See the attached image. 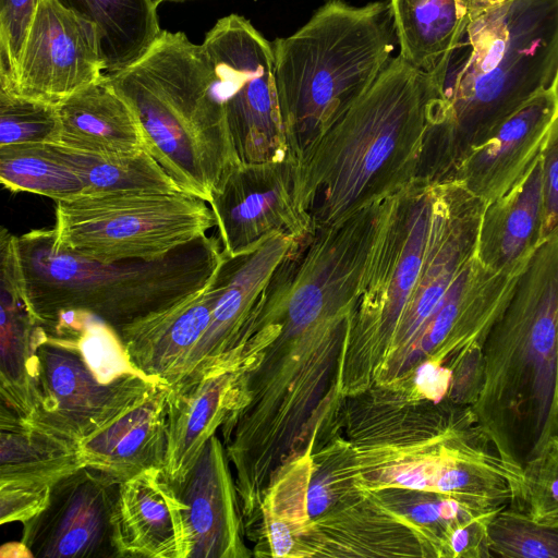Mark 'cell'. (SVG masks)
Listing matches in <instances>:
<instances>
[{
  "mask_svg": "<svg viewBox=\"0 0 558 558\" xmlns=\"http://www.w3.org/2000/svg\"><path fill=\"white\" fill-rule=\"evenodd\" d=\"M184 508L162 469L121 482L112 513L117 558H187Z\"/></svg>",
  "mask_w": 558,
  "mask_h": 558,
  "instance_id": "cell-17",
  "label": "cell"
},
{
  "mask_svg": "<svg viewBox=\"0 0 558 558\" xmlns=\"http://www.w3.org/2000/svg\"><path fill=\"white\" fill-rule=\"evenodd\" d=\"M544 199L543 242L558 234V112L539 150Z\"/></svg>",
  "mask_w": 558,
  "mask_h": 558,
  "instance_id": "cell-33",
  "label": "cell"
},
{
  "mask_svg": "<svg viewBox=\"0 0 558 558\" xmlns=\"http://www.w3.org/2000/svg\"><path fill=\"white\" fill-rule=\"evenodd\" d=\"M39 0H0V87L11 81Z\"/></svg>",
  "mask_w": 558,
  "mask_h": 558,
  "instance_id": "cell-32",
  "label": "cell"
},
{
  "mask_svg": "<svg viewBox=\"0 0 558 558\" xmlns=\"http://www.w3.org/2000/svg\"><path fill=\"white\" fill-rule=\"evenodd\" d=\"M557 112L553 87L536 94L473 149L449 181L461 183L486 205L500 197L539 154Z\"/></svg>",
  "mask_w": 558,
  "mask_h": 558,
  "instance_id": "cell-18",
  "label": "cell"
},
{
  "mask_svg": "<svg viewBox=\"0 0 558 558\" xmlns=\"http://www.w3.org/2000/svg\"><path fill=\"white\" fill-rule=\"evenodd\" d=\"M351 422L340 476L357 492L399 488L452 497L470 506L499 499L512 476L472 405L421 399L413 428ZM355 493V492H353Z\"/></svg>",
  "mask_w": 558,
  "mask_h": 558,
  "instance_id": "cell-6",
  "label": "cell"
},
{
  "mask_svg": "<svg viewBox=\"0 0 558 558\" xmlns=\"http://www.w3.org/2000/svg\"><path fill=\"white\" fill-rule=\"evenodd\" d=\"M154 1H156L159 4V3L163 2V1H182V0H154Z\"/></svg>",
  "mask_w": 558,
  "mask_h": 558,
  "instance_id": "cell-36",
  "label": "cell"
},
{
  "mask_svg": "<svg viewBox=\"0 0 558 558\" xmlns=\"http://www.w3.org/2000/svg\"><path fill=\"white\" fill-rule=\"evenodd\" d=\"M83 466L80 442L0 404V483L52 486Z\"/></svg>",
  "mask_w": 558,
  "mask_h": 558,
  "instance_id": "cell-24",
  "label": "cell"
},
{
  "mask_svg": "<svg viewBox=\"0 0 558 558\" xmlns=\"http://www.w3.org/2000/svg\"><path fill=\"white\" fill-rule=\"evenodd\" d=\"M29 305L41 325L85 313L124 327L199 292L225 259L219 238L204 235L155 260L100 263L56 246L51 229L17 236Z\"/></svg>",
  "mask_w": 558,
  "mask_h": 558,
  "instance_id": "cell-8",
  "label": "cell"
},
{
  "mask_svg": "<svg viewBox=\"0 0 558 558\" xmlns=\"http://www.w3.org/2000/svg\"><path fill=\"white\" fill-rule=\"evenodd\" d=\"M94 23L101 39L106 73L140 58L161 33L154 0H57Z\"/></svg>",
  "mask_w": 558,
  "mask_h": 558,
  "instance_id": "cell-26",
  "label": "cell"
},
{
  "mask_svg": "<svg viewBox=\"0 0 558 558\" xmlns=\"http://www.w3.org/2000/svg\"><path fill=\"white\" fill-rule=\"evenodd\" d=\"M37 357L38 399L27 420L80 444L162 384L143 375L102 384L73 343L47 332Z\"/></svg>",
  "mask_w": 558,
  "mask_h": 558,
  "instance_id": "cell-11",
  "label": "cell"
},
{
  "mask_svg": "<svg viewBox=\"0 0 558 558\" xmlns=\"http://www.w3.org/2000/svg\"><path fill=\"white\" fill-rule=\"evenodd\" d=\"M294 241L275 235L241 255H225L218 272L221 291L184 378L239 368L253 357L248 341L256 306Z\"/></svg>",
  "mask_w": 558,
  "mask_h": 558,
  "instance_id": "cell-14",
  "label": "cell"
},
{
  "mask_svg": "<svg viewBox=\"0 0 558 558\" xmlns=\"http://www.w3.org/2000/svg\"><path fill=\"white\" fill-rule=\"evenodd\" d=\"M553 92H554V95H555V98H556V102H557V107H558V72H557V75H556V78H555V82H554V85H553Z\"/></svg>",
  "mask_w": 558,
  "mask_h": 558,
  "instance_id": "cell-35",
  "label": "cell"
},
{
  "mask_svg": "<svg viewBox=\"0 0 558 558\" xmlns=\"http://www.w3.org/2000/svg\"><path fill=\"white\" fill-rule=\"evenodd\" d=\"M120 483L83 466L52 485L46 508L23 523L32 557L117 558L112 513Z\"/></svg>",
  "mask_w": 558,
  "mask_h": 558,
  "instance_id": "cell-13",
  "label": "cell"
},
{
  "mask_svg": "<svg viewBox=\"0 0 558 558\" xmlns=\"http://www.w3.org/2000/svg\"><path fill=\"white\" fill-rule=\"evenodd\" d=\"M208 203L186 192L88 194L56 202V246L100 263L155 260L216 226Z\"/></svg>",
  "mask_w": 558,
  "mask_h": 558,
  "instance_id": "cell-9",
  "label": "cell"
},
{
  "mask_svg": "<svg viewBox=\"0 0 558 558\" xmlns=\"http://www.w3.org/2000/svg\"><path fill=\"white\" fill-rule=\"evenodd\" d=\"M544 199L539 154L514 185L484 208L475 257L497 274L520 270L543 242Z\"/></svg>",
  "mask_w": 558,
  "mask_h": 558,
  "instance_id": "cell-21",
  "label": "cell"
},
{
  "mask_svg": "<svg viewBox=\"0 0 558 558\" xmlns=\"http://www.w3.org/2000/svg\"><path fill=\"white\" fill-rule=\"evenodd\" d=\"M219 240L229 257L246 253L275 235L294 240L313 231L301 203V165L279 161L236 163L208 203Z\"/></svg>",
  "mask_w": 558,
  "mask_h": 558,
  "instance_id": "cell-10",
  "label": "cell"
},
{
  "mask_svg": "<svg viewBox=\"0 0 558 558\" xmlns=\"http://www.w3.org/2000/svg\"><path fill=\"white\" fill-rule=\"evenodd\" d=\"M492 554L508 558H558V522H534L508 507L489 522Z\"/></svg>",
  "mask_w": 558,
  "mask_h": 558,
  "instance_id": "cell-30",
  "label": "cell"
},
{
  "mask_svg": "<svg viewBox=\"0 0 558 558\" xmlns=\"http://www.w3.org/2000/svg\"><path fill=\"white\" fill-rule=\"evenodd\" d=\"M105 74L96 25L57 0H39L14 74L0 90L57 105Z\"/></svg>",
  "mask_w": 558,
  "mask_h": 558,
  "instance_id": "cell-12",
  "label": "cell"
},
{
  "mask_svg": "<svg viewBox=\"0 0 558 558\" xmlns=\"http://www.w3.org/2000/svg\"><path fill=\"white\" fill-rule=\"evenodd\" d=\"M485 206L461 183H439L433 231L408 232L375 259L362 294L355 341L366 388L411 386L427 327L475 256Z\"/></svg>",
  "mask_w": 558,
  "mask_h": 558,
  "instance_id": "cell-2",
  "label": "cell"
},
{
  "mask_svg": "<svg viewBox=\"0 0 558 558\" xmlns=\"http://www.w3.org/2000/svg\"><path fill=\"white\" fill-rule=\"evenodd\" d=\"M271 44L289 154L301 161L373 86L398 43L389 0L363 7L329 0Z\"/></svg>",
  "mask_w": 558,
  "mask_h": 558,
  "instance_id": "cell-7",
  "label": "cell"
},
{
  "mask_svg": "<svg viewBox=\"0 0 558 558\" xmlns=\"http://www.w3.org/2000/svg\"><path fill=\"white\" fill-rule=\"evenodd\" d=\"M56 146L82 179L85 195L184 192L147 150L100 156Z\"/></svg>",
  "mask_w": 558,
  "mask_h": 558,
  "instance_id": "cell-27",
  "label": "cell"
},
{
  "mask_svg": "<svg viewBox=\"0 0 558 558\" xmlns=\"http://www.w3.org/2000/svg\"><path fill=\"white\" fill-rule=\"evenodd\" d=\"M106 77L134 112L145 149L184 192L209 203L239 160L202 45L162 29L140 58Z\"/></svg>",
  "mask_w": 558,
  "mask_h": 558,
  "instance_id": "cell-5",
  "label": "cell"
},
{
  "mask_svg": "<svg viewBox=\"0 0 558 558\" xmlns=\"http://www.w3.org/2000/svg\"><path fill=\"white\" fill-rule=\"evenodd\" d=\"M160 384L80 445L86 466L121 483L151 468L163 469L167 453L165 401Z\"/></svg>",
  "mask_w": 558,
  "mask_h": 558,
  "instance_id": "cell-22",
  "label": "cell"
},
{
  "mask_svg": "<svg viewBox=\"0 0 558 558\" xmlns=\"http://www.w3.org/2000/svg\"><path fill=\"white\" fill-rule=\"evenodd\" d=\"M218 272L199 292L119 331L132 363L145 375L167 386L185 377L221 291Z\"/></svg>",
  "mask_w": 558,
  "mask_h": 558,
  "instance_id": "cell-19",
  "label": "cell"
},
{
  "mask_svg": "<svg viewBox=\"0 0 558 558\" xmlns=\"http://www.w3.org/2000/svg\"><path fill=\"white\" fill-rule=\"evenodd\" d=\"M59 134L57 105L0 90V146L56 144Z\"/></svg>",
  "mask_w": 558,
  "mask_h": 558,
  "instance_id": "cell-31",
  "label": "cell"
},
{
  "mask_svg": "<svg viewBox=\"0 0 558 558\" xmlns=\"http://www.w3.org/2000/svg\"><path fill=\"white\" fill-rule=\"evenodd\" d=\"M184 504L187 558H247L244 523L231 465L222 441L211 436L181 482H172Z\"/></svg>",
  "mask_w": 558,
  "mask_h": 558,
  "instance_id": "cell-15",
  "label": "cell"
},
{
  "mask_svg": "<svg viewBox=\"0 0 558 558\" xmlns=\"http://www.w3.org/2000/svg\"><path fill=\"white\" fill-rule=\"evenodd\" d=\"M558 72V0H495L427 72L433 97L416 179L442 183Z\"/></svg>",
  "mask_w": 558,
  "mask_h": 558,
  "instance_id": "cell-1",
  "label": "cell"
},
{
  "mask_svg": "<svg viewBox=\"0 0 558 558\" xmlns=\"http://www.w3.org/2000/svg\"><path fill=\"white\" fill-rule=\"evenodd\" d=\"M509 509L537 522H558V436L520 470Z\"/></svg>",
  "mask_w": 558,
  "mask_h": 558,
  "instance_id": "cell-29",
  "label": "cell"
},
{
  "mask_svg": "<svg viewBox=\"0 0 558 558\" xmlns=\"http://www.w3.org/2000/svg\"><path fill=\"white\" fill-rule=\"evenodd\" d=\"M430 76L392 57L377 81L301 159V203L313 229L338 223L416 179Z\"/></svg>",
  "mask_w": 558,
  "mask_h": 558,
  "instance_id": "cell-3",
  "label": "cell"
},
{
  "mask_svg": "<svg viewBox=\"0 0 558 558\" xmlns=\"http://www.w3.org/2000/svg\"><path fill=\"white\" fill-rule=\"evenodd\" d=\"M0 404L28 418L38 399L37 349L46 330L29 305L17 236L0 231Z\"/></svg>",
  "mask_w": 558,
  "mask_h": 558,
  "instance_id": "cell-16",
  "label": "cell"
},
{
  "mask_svg": "<svg viewBox=\"0 0 558 558\" xmlns=\"http://www.w3.org/2000/svg\"><path fill=\"white\" fill-rule=\"evenodd\" d=\"M483 353L472 408L502 459L521 470L558 436V234L520 270Z\"/></svg>",
  "mask_w": 558,
  "mask_h": 558,
  "instance_id": "cell-4",
  "label": "cell"
},
{
  "mask_svg": "<svg viewBox=\"0 0 558 558\" xmlns=\"http://www.w3.org/2000/svg\"><path fill=\"white\" fill-rule=\"evenodd\" d=\"M60 134L56 145L109 156L145 149L140 123L105 76L57 104Z\"/></svg>",
  "mask_w": 558,
  "mask_h": 558,
  "instance_id": "cell-23",
  "label": "cell"
},
{
  "mask_svg": "<svg viewBox=\"0 0 558 558\" xmlns=\"http://www.w3.org/2000/svg\"><path fill=\"white\" fill-rule=\"evenodd\" d=\"M248 362L239 368L186 377L167 387V453L162 471L171 482L183 481L207 440L227 420Z\"/></svg>",
  "mask_w": 558,
  "mask_h": 558,
  "instance_id": "cell-20",
  "label": "cell"
},
{
  "mask_svg": "<svg viewBox=\"0 0 558 558\" xmlns=\"http://www.w3.org/2000/svg\"><path fill=\"white\" fill-rule=\"evenodd\" d=\"M0 181L11 192L58 201L85 195V186L54 144L0 146Z\"/></svg>",
  "mask_w": 558,
  "mask_h": 558,
  "instance_id": "cell-28",
  "label": "cell"
},
{
  "mask_svg": "<svg viewBox=\"0 0 558 558\" xmlns=\"http://www.w3.org/2000/svg\"><path fill=\"white\" fill-rule=\"evenodd\" d=\"M495 0H389L399 54L432 71L457 44L469 22Z\"/></svg>",
  "mask_w": 558,
  "mask_h": 558,
  "instance_id": "cell-25",
  "label": "cell"
},
{
  "mask_svg": "<svg viewBox=\"0 0 558 558\" xmlns=\"http://www.w3.org/2000/svg\"><path fill=\"white\" fill-rule=\"evenodd\" d=\"M52 486L33 483H0V523H24L47 506Z\"/></svg>",
  "mask_w": 558,
  "mask_h": 558,
  "instance_id": "cell-34",
  "label": "cell"
}]
</instances>
